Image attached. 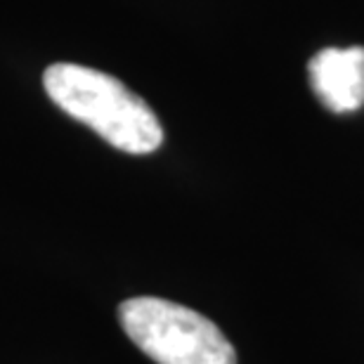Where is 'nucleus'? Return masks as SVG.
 Instances as JSON below:
<instances>
[{"instance_id": "nucleus-1", "label": "nucleus", "mask_w": 364, "mask_h": 364, "mask_svg": "<svg viewBox=\"0 0 364 364\" xmlns=\"http://www.w3.org/2000/svg\"><path fill=\"white\" fill-rule=\"evenodd\" d=\"M43 85L57 107L90 126L112 147L126 154H151L161 147L164 128L156 114L119 78L60 62L46 69Z\"/></svg>"}, {"instance_id": "nucleus-2", "label": "nucleus", "mask_w": 364, "mask_h": 364, "mask_svg": "<svg viewBox=\"0 0 364 364\" xmlns=\"http://www.w3.org/2000/svg\"><path fill=\"white\" fill-rule=\"evenodd\" d=\"M119 322L156 364H237L225 333L185 305L154 296L130 298L119 305Z\"/></svg>"}, {"instance_id": "nucleus-3", "label": "nucleus", "mask_w": 364, "mask_h": 364, "mask_svg": "<svg viewBox=\"0 0 364 364\" xmlns=\"http://www.w3.org/2000/svg\"><path fill=\"white\" fill-rule=\"evenodd\" d=\"M310 88L333 114L364 107V48H324L308 62Z\"/></svg>"}]
</instances>
